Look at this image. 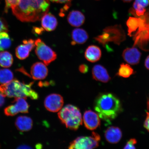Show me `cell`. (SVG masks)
I'll list each match as a JSON object with an SVG mask.
<instances>
[{"label": "cell", "instance_id": "19", "mask_svg": "<svg viewBox=\"0 0 149 149\" xmlns=\"http://www.w3.org/2000/svg\"><path fill=\"white\" fill-rule=\"evenodd\" d=\"M15 125L17 128L20 131L27 132L32 128L33 122L30 117L21 116L16 118Z\"/></svg>", "mask_w": 149, "mask_h": 149}, {"label": "cell", "instance_id": "9", "mask_svg": "<svg viewBox=\"0 0 149 149\" xmlns=\"http://www.w3.org/2000/svg\"><path fill=\"white\" fill-rule=\"evenodd\" d=\"M23 44L17 47L15 50L16 57L20 60H24L29 56L30 52L35 47V41L32 39L24 40Z\"/></svg>", "mask_w": 149, "mask_h": 149}, {"label": "cell", "instance_id": "16", "mask_svg": "<svg viewBox=\"0 0 149 149\" xmlns=\"http://www.w3.org/2000/svg\"><path fill=\"white\" fill-rule=\"evenodd\" d=\"M88 33L84 29L79 28L74 29L72 33L71 44L74 45L84 44L88 40Z\"/></svg>", "mask_w": 149, "mask_h": 149}, {"label": "cell", "instance_id": "28", "mask_svg": "<svg viewBox=\"0 0 149 149\" xmlns=\"http://www.w3.org/2000/svg\"><path fill=\"white\" fill-rule=\"evenodd\" d=\"M137 141L135 139H130L128 141L125 146L124 149H135V144H136Z\"/></svg>", "mask_w": 149, "mask_h": 149}, {"label": "cell", "instance_id": "10", "mask_svg": "<svg viewBox=\"0 0 149 149\" xmlns=\"http://www.w3.org/2000/svg\"><path fill=\"white\" fill-rule=\"evenodd\" d=\"M83 121L85 127L90 130H95L100 125V120L97 113L91 110L85 112Z\"/></svg>", "mask_w": 149, "mask_h": 149}, {"label": "cell", "instance_id": "14", "mask_svg": "<svg viewBox=\"0 0 149 149\" xmlns=\"http://www.w3.org/2000/svg\"><path fill=\"white\" fill-rule=\"evenodd\" d=\"M105 136L108 142L111 144H116L122 139V132L117 127H109L105 130Z\"/></svg>", "mask_w": 149, "mask_h": 149}, {"label": "cell", "instance_id": "7", "mask_svg": "<svg viewBox=\"0 0 149 149\" xmlns=\"http://www.w3.org/2000/svg\"><path fill=\"white\" fill-rule=\"evenodd\" d=\"M24 98H16L12 102L14 104L7 107L4 109V113L7 116H14L19 113H29V105Z\"/></svg>", "mask_w": 149, "mask_h": 149}, {"label": "cell", "instance_id": "38", "mask_svg": "<svg viewBox=\"0 0 149 149\" xmlns=\"http://www.w3.org/2000/svg\"><path fill=\"white\" fill-rule=\"evenodd\" d=\"M3 51V50L1 48V46H0V52Z\"/></svg>", "mask_w": 149, "mask_h": 149}, {"label": "cell", "instance_id": "13", "mask_svg": "<svg viewBox=\"0 0 149 149\" xmlns=\"http://www.w3.org/2000/svg\"><path fill=\"white\" fill-rule=\"evenodd\" d=\"M93 79L97 81L107 83L111 79L107 71L101 65H96L93 67L92 71Z\"/></svg>", "mask_w": 149, "mask_h": 149}, {"label": "cell", "instance_id": "1", "mask_svg": "<svg viewBox=\"0 0 149 149\" xmlns=\"http://www.w3.org/2000/svg\"><path fill=\"white\" fill-rule=\"evenodd\" d=\"M49 8L48 0H19L12 9L13 14L20 21L35 22L41 19Z\"/></svg>", "mask_w": 149, "mask_h": 149}, {"label": "cell", "instance_id": "26", "mask_svg": "<svg viewBox=\"0 0 149 149\" xmlns=\"http://www.w3.org/2000/svg\"><path fill=\"white\" fill-rule=\"evenodd\" d=\"M5 1L6 4L5 11L7 12L9 8H12L17 5L19 0H5Z\"/></svg>", "mask_w": 149, "mask_h": 149}, {"label": "cell", "instance_id": "4", "mask_svg": "<svg viewBox=\"0 0 149 149\" xmlns=\"http://www.w3.org/2000/svg\"><path fill=\"white\" fill-rule=\"evenodd\" d=\"M58 116L63 124L71 130H78L82 124V118L80 110L73 105H69L61 109Z\"/></svg>", "mask_w": 149, "mask_h": 149}, {"label": "cell", "instance_id": "22", "mask_svg": "<svg viewBox=\"0 0 149 149\" xmlns=\"http://www.w3.org/2000/svg\"><path fill=\"white\" fill-rule=\"evenodd\" d=\"M13 78V73L10 70L3 69L0 70V84H4L10 82Z\"/></svg>", "mask_w": 149, "mask_h": 149}, {"label": "cell", "instance_id": "8", "mask_svg": "<svg viewBox=\"0 0 149 149\" xmlns=\"http://www.w3.org/2000/svg\"><path fill=\"white\" fill-rule=\"evenodd\" d=\"M64 104V100L61 95L53 94L49 95L44 101V105L48 111L56 112L60 110Z\"/></svg>", "mask_w": 149, "mask_h": 149}, {"label": "cell", "instance_id": "20", "mask_svg": "<svg viewBox=\"0 0 149 149\" xmlns=\"http://www.w3.org/2000/svg\"><path fill=\"white\" fill-rule=\"evenodd\" d=\"M149 5V0H135L133 8L130 9V12L135 16H142L146 12L145 8Z\"/></svg>", "mask_w": 149, "mask_h": 149}, {"label": "cell", "instance_id": "25", "mask_svg": "<svg viewBox=\"0 0 149 149\" xmlns=\"http://www.w3.org/2000/svg\"><path fill=\"white\" fill-rule=\"evenodd\" d=\"M11 42L10 37L7 32H0V46L2 49L3 50L10 47Z\"/></svg>", "mask_w": 149, "mask_h": 149}, {"label": "cell", "instance_id": "36", "mask_svg": "<svg viewBox=\"0 0 149 149\" xmlns=\"http://www.w3.org/2000/svg\"><path fill=\"white\" fill-rule=\"evenodd\" d=\"M51 1L55 2H56L57 3H59L60 0H50Z\"/></svg>", "mask_w": 149, "mask_h": 149}, {"label": "cell", "instance_id": "31", "mask_svg": "<svg viewBox=\"0 0 149 149\" xmlns=\"http://www.w3.org/2000/svg\"><path fill=\"white\" fill-rule=\"evenodd\" d=\"M144 126V127L149 132V112H147L146 117Z\"/></svg>", "mask_w": 149, "mask_h": 149}, {"label": "cell", "instance_id": "23", "mask_svg": "<svg viewBox=\"0 0 149 149\" xmlns=\"http://www.w3.org/2000/svg\"><path fill=\"white\" fill-rule=\"evenodd\" d=\"M134 73L133 68L129 65L124 63L120 64L116 75L123 78H128Z\"/></svg>", "mask_w": 149, "mask_h": 149}, {"label": "cell", "instance_id": "27", "mask_svg": "<svg viewBox=\"0 0 149 149\" xmlns=\"http://www.w3.org/2000/svg\"><path fill=\"white\" fill-rule=\"evenodd\" d=\"M8 31V26L5 20L2 18L0 17V32Z\"/></svg>", "mask_w": 149, "mask_h": 149}, {"label": "cell", "instance_id": "29", "mask_svg": "<svg viewBox=\"0 0 149 149\" xmlns=\"http://www.w3.org/2000/svg\"><path fill=\"white\" fill-rule=\"evenodd\" d=\"M45 30L42 27H34L32 29L33 32L35 34L39 35H42L44 32Z\"/></svg>", "mask_w": 149, "mask_h": 149}, {"label": "cell", "instance_id": "12", "mask_svg": "<svg viewBox=\"0 0 149 149\" xmlns=\"http://www.w3.org/2000/svg\"><path fill=\"white\" fill-rule=\"evenodd\" d=\"M48 70L46 65L40 62H37L31 66V74L33 79L38 80L45 79L47 76Z\"/></svg>", "mask_w": 149, "mask_h": 149}, {"label": "cell", "instance_id": "35", "mask_svg": "<svg viewBox=\"0 0 149 149\" xmlns=\"http://www.w3.org/2000/svg\"><path fill=\"white\" fill-rule=\"evenodd\" d=\"M124 2L129 3L133 1V0H122Z\"/></svg>", "mask_w": 149, "mask_h": 149}, {"label": "cell", "instance_id": "5", "mask_svg": "<svg viewBox=\"0 0 149 149\" xmlns=\"http://www.w3.org/2000/svg\"><path fill=\"white\" fill-rule=\"evenodd\" d=\"M35 52L37 57L46 65H49L57 58V55L51 47L46 45L41 39L35 41Z\"/></svg>", "mask_w": 149, "mask_h": 149}, {"label": "cell", "instance_id": "17", "mask_svg": "<svg viewBox=\"0 0 149 149\" xmlns=\"http://www.w3.org/2000/svg\"><path fill=\"white\" fill-rule=\"evenodd\" d=\"M67 19L68 23L72 26L79 27L84 23L85 18L80 11L72 10L68 14Z\"/></svg>", "mask_w": 149, "mask_h": 149}, {"label": "cell", "instance_id": "30", "mask_svg": "<svg viewBox=\"0 0 149 149\" xmlns=\"http://www.w3.org/2000/svg\"><path fill=\"white\" fill-rule=\"evenodd\" d=\"M79 70L81 73H86L88 72V67L87 65L85 64H81L79 66Z\"/></svg>", "mask_w": 149, "mask_h": 149}, {"label": "cell", "instance_id": "11", "mask_svg": "<svg viewBox=\"0 0 149 149\" xmlns=\"http://www.w3.org/2000/svg\"><path fill=\"white\" fill-rule=\"evenodd\" d=\"M125 61L132 65L139 64L140 61L141 53L136 48H127L125 49L122 54Z\"/></svg>", "mask_w": 149, "mask_h": 149}, {"label": "cell", "instance_id": "3", "mask_svg": "<svg viewBox=\"0 0 149 149\" xmlns=\"http://www.w3.org/2000/svg\"><path fill=\"white\" fill-rule=\"evenodd\" d=\"M33 84L32 82L26 84L15 79L8 83L0 85V91L6 97L26 99L29 97L32 100H37L38 95L31 88Z\"/></svg>", "mask_w": 149, "mask_h": 149}, {"label": "cell", "instance_id": "34", "mask_svg": "<svg viewBox=\"0 0 149 149\" xmlns=\"http://www.w3.org/2000/svg\"><path fill=\"white\" fill-rule=\"evenodd\" d=\"M18 149H31L32 148L31 147L26 145H22L19 146L17 148Z\"/></svg>", "mask_w": 149, "mask_h": 149}, {"label": "cell", "instance_id": "15", "mask_svg": "<svg viewBox=\"0 0 149 149\" xmlns=\"http://www.w3.org/2000/svg\"><path fill=\"white\" fill-rule=\"evenodd\" d=\"M42 25L45 30L48 31H54L58 25L57 18L51 13H47L41 19Z\"/></svg>", "mask_w": 149, "mask_h": 149}, {"label": "cell", "instance_id": "21", "mask_svg": "<svg viewBox=\"0 0 149 149\" xmlns=\"http://www.w3.org/2000/svg\"><path fill=\"white\" fill-rule=\"evenodd\" d=\"M13 62V58L9 52L4 51L0 53V66L4 68L12 66Z\"/></svg>", "mask_w": 149, "mask_h": 149}, {"label": "cell", "instance_id": "33", "mask_svg": "<svg viewBox=\"0 0 149 149\" xmlns=\"http://www.w3.org/2000/svg\"><path fill=\"white\" fill-rule=\"evenodd\" d=\"M145 66L147 69L149 70V55L145 59Z\"/></svg>", "mask_w": 149, "mask_h": 149}, {"label": "cell", "instance_id": "32", "mask_svg": "<svg viewBox=\"0 0 149 149\" xmlns=\"http://www.w3.org/2000/svg\"><path fill=\"white\" fill-rule=\"evenodd\" d=\"M5 97L4 95L0 91V108L4 105L5 102Z\"/></svg>", "mask_w": 149, "mask_h": 149}, {"label": "cell", "instance_id": "2", "mask_svg": "<svg viewBox=\"0 0 149 149\" xmlns=\"http://www.w3.org/2000/svg\"><path fill=\"white\" fill-rule=\"evenodd\" d=\"M94 108L100 118L108 122L114 120L123 111L120 100L111 93L99 95L95 100Z\"/></svg>", "mask_w": 149, "mask_h": 149}, {"label": "cell", "instance_id": "18", "mask_svg": "<svg viewBox=\"0 0 149 149\" xmlns=\"http://www.w3.org/2000/svg\"><path fill=\"white\" fill-rule=\"evenodd\" d=\"M101 56V49L96 45L89 46L86 50L85 53V58L92 63L96 62L99 61Z\"/></svg>", "mask_w": 149, "mask_h": 149}, {"label": "cell", "instance_id": "37", "mask_svg": "<svg viewBox=\"0 0 149 149\" xmlns=\"http://www.w3.org/2000/svg\"><path fill=\"white\" fill-rule=\"evenodd\" d=\"M147 108L148 110H149V99L148 100V102H147Z\"/></svg>", "mask_w": 149, "mask_h": 149}, {"label": "cell", "instance_id": "6", "mask_svg": "<svg viewBox=\"0 0 149 149\" xmlns=\"http://www.w3.org/2000/svg\"><path fill=\"white\" fill-rule=\"evenodd\" d=\"M100 136L98 134L93 132L92 136H81L77 137L70 143L69 149H91L97 148L99 141L100 140Z\"/></svg>", "mask_w": 149, "mask_h": 149}, {"label": "cell", "instance_id": "24", "mask_svg": "<svg viewBox=\"0 0 149 149\" xmlns=\"http://www.w3.org/2000/svg\"><path fill=\"white\" fill-rule=\"evenodd\" d=\"M140 23V18L130 17L126 22L128 28V35L131 36L132 33L134 32L139 28Z\"/></svg>", "mask_w": 149, "mask_h": 149}]
</instances>
